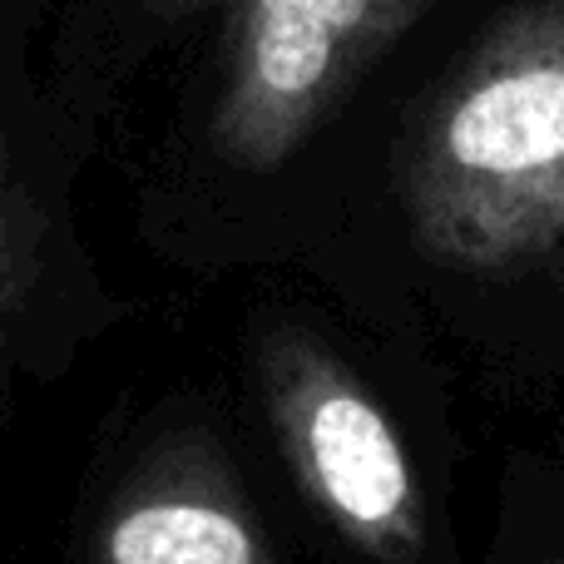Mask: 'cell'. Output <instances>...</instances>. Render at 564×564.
<instances>
[{"label": "cell", "mask_w": 564, "mask_h": 564, "mask_svg": "<svg viewBox=\"0 0 564 564\" xmlns=\"http://www.w3.org/2000/svg\"><path fill=\"white\" fill-rule=\"evenodd\" d=\"M421 248L500 273L564 243V0H516L421 119L406 169Z\"/></svg>", "instance_id": "cell-1"}, {"label": "cell", "mask_w": 564, "mask_h": 564, "mask_svg": "<svg viewBox=\"0 0 564 564\" xmlns=\"http://www.w3.org/2000/svg\"><path fill=\"white\" fill-rule=\"evenodd\" d=\"M263 406L302 496L371 564H421L431 516L406 441L381 401L307 332H268Z\"/></svg>", "instance_id": "cell-2"}, {"label": "cell", "mask_w": 564, "mask_h": 564, "mask_svg": "<svg viewBox=\"0 0 564 564\" xmlns=\"http://www.w3.org/2000/svg\"><path fill=\"white\" fill-rule=\"evenodd\" d=\"M431 0H228L214 144L234 169L288 164Z\"/></svg>", "instance_id": "cell-3"}, {"label": "cell", "mask_w": 564, "mask_h": 564, "mask_svg": "<svg viewBox=\"0 0 564 564\" xmlns=\"http://www.w3.org/2000/svg\"><path fill=\"white\" fill-rule=\"evenodd\" d=\"M154 15L164 20H184V15H198V10H214V6H228V0H149Z\"/></svg>", "instance_id": "cell-5"}, {"label": "cell", "mask_w": 564, "mask_h": 564, "mask_svg": "<svg viewBox=\"0 0 564 564\" xmlns=\"http://www.w3.org/2000/svg\"><path fill=\"white\" fill-rule=\"evenodd\" d=\"M95 564H278L228 466L198 441L154 451L99 520Z\"/></svg>", "instance_id": "cell-4"}]
</instances>
